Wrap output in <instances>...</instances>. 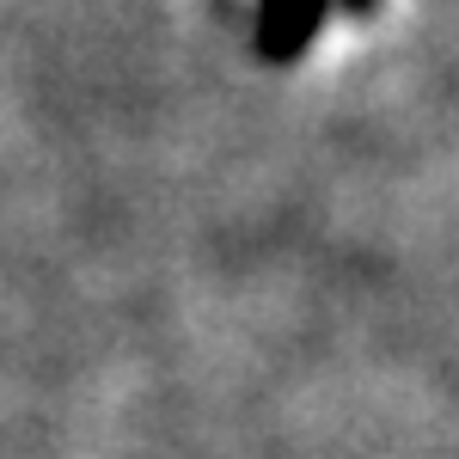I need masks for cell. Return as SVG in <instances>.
I'll return each mask as SVG.
<instances>
[{"label":"cell","mask_w":459,"mask_h":459,"mask_svg":"<svg viewBox=\"0 0 459 459\" xmlns=\"http://www.w3.org/2000/svg\"><path fill=\"white\" fill-rule=\"evenodd\" d=\"M318 13H325V0H264V56H294L307 37L318 31Z\"/></svg>","instance_id":"6da1fadb"}]
</instances>
